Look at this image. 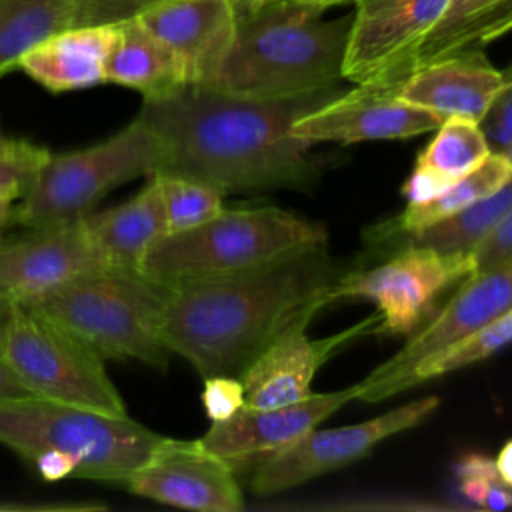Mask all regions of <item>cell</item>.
I'll return each mask as SVG.
<instances>
[{
    "instance_id": "1",
    "label": "cell",
    "mask_w": 512,
    "mask_h": 512,
    "mask_svg": "<svg viewBox=\"0 0 512 512\" xmlns=\"http://www.w3.org/2000/svg\"><path fill=\"white\" fill-rule=\"evenodd\" d=\"M342 92L332 86L296 98L256 100L188 84L144 100L136 116L156 140V172L194 178L220 194L254 192L312 180V144L292 136V124Z\"/></svg>"
},
{
    "instance_id": "2",
    "label": "cell",
    "mask_w": 512,
    "mask_h": 512,
    "mask_svg": "<svg viewBox=\"0 0 512 512\" xmlns=\"http://www.w3.org/2000/svg\"><path fill=\"white\" fill-rule=\"evenodd\" d=\"M346 270L326 246L268 264L172 284L162 310V342L202 378L236 376L284 332L334 302Z\"/></svg>"
},
{
    "instance_id": "3",
    "label": "cell",
    "mask_w": 512,
    "mask_h": 512,
    "mask_svg": "<svg viewBox=\"0 0 512 512\" xmlns=\"http://www.w3.org/2000/svg\"><path fill=\"white\" fill-rule=\"evenodd\" d=\"M320 10L272 0L238 16L234 44L206 84L234 96L284 100L332 88L342 78L352 14L324 22Z\"/></svg>"
},
{
    "instance_id": "4",
    "label": "cell",
    "mask_w": 512,
    "mask_h": 512,
    "mask_svg": "<svg viewBox=\"0 0 512 512\" xmlns=\"http://www.w3.org/2000/svg\"><path fill=\"white\" fill-rule=\"evenodd\" d=\"M168 292L170 284L138 268L104 266L24 304L68 328L106 360L164 368L170 352L160 326Z\"/></svg>"
},
{
    "instance_id": "5",
    "label": "cell",
    "mask_w": 512,
    "mask_h": 512,
    "mask_svg": "<svg viewBox=\"0 0 512 512\" xmlns=\"http://www.w3.org/2000/svg\"><path fill=\"white\" fill-rule=\"evenodd\" d=\"M162 434L128 414H108L46 398L0 404V444L30 462L44 452L76 462V478L126 486L150 458Z\"/></svg>"
},
{
    "instance_id": "6",
    "label": "cell",
    "mask_w": 512,
    "mask_h": 512,
    "mask_svg": "<svg viewBox=\"0 0 512 512\" xmlns=\"http://www.w3.org/2000/svg\"><path fill=\"white\" fill-rule=\"evenodd\" d=\"M324 226L282 208H222L214 218L162 236L140 270L164 284L250 270L292 252L326 246Z\"/></svg>"
},
{
    "instance_id": "7",
    "label": "cell",
    "mask_w": 512,
    "mask_h": 512,
    "mask_svg": "<svg viewBox=\"0 0 512 512\" xmlns=\"http://www.w3.org/2000/svg\"><path fill=\"white\" fill-rule=\"evenodd\" d=\"M156 170V140L136 116L106 140L50 154L26 194L14 202L10 224L34 228L78 220L92 212L112 188Z\"/></svg>"
},
{
    "instance_id": "8",
    "label": "cell",
    "mask_w": 512,
    "mask_h": 512,
    "mask_svg": "<svg viewBox=\"0 0 512 512\" xmlns=\"http://www.w3.org/2000/svg\"><path fill=\"white\" fill-rule=\"evenodd\" d=\"M4 354L14 374L38 398L128 414L106 372V358L30 304H10Z\"/></svg>"
},
{
    "instance_id": "9",
    "label": "cell",
    "mask_w": 512,
    "mask_h": 512,
    "mask_svg": "<svg viewBox=\"0 0 512 512\" xmlns=\"http://www.w3.org/2000/svg\"><path fill=\"white\" fill-rule=\"evenodd\" d=\"M438 404L436 396H426L360 424L328 430L312 428L290 446L258 460L250 468V492L272 496L344 468L364 458L378 442L424 422Z\"/></svg>"
},
{
    "instance_id": "10",
    "label": "cell",
    "mask_w": 512,
    "mask_h": 512,
    "mask_svg": "<svg viewBox=\"0 0 512 512\" xmlns=\"http://www.w3.org/2000/svg\"><path fill=\"white\" fill-rule=\"evenodd\" d=\"M470 276V254L402 246L400 252L370 270L346 272L334 288V300L350 296L372 298L378 304L380 332L406 334L414 330L444 288Z\"/></svg>"
},
{
    "instance_id": "11",
    "label": "cell",
    "mask_w": 512,
    "mask_h": 512,
    "mask_svg": "<svg viewBox=\"0 0 512 512\" xmlns=\"http://www.w3.org/2000/svg\"><path fill=\"white\" fill-rule=\"evenodd\" d=\"M512 308V262L464 280L440 314L360 384V400L376 402L402 392L404 378L426 358L462 342Z\"/></svg>"
},
{
    "instance_id": "12",
    "label": "cell",
    "mask_w": 512,
    "mask_h": 512,
    "mask_svg": "<svg viewBox=\"0 0 512 512\" xmlns=\"http://www.w3.org/2000/svg\"><path fill=\"white\" fill-rule=\"evenodd\" d=\"M342 78L354 84H398L446 12L450 0H354Z\"/></svg>"
},
{
    "instance_id": "13",
    "label": "cell",
    "mask_w": 512,
    "mask_h": 512,
    "mask_svg": "<svg viewBox=\"0 0 512 512\" xmlns=\"http://www.w3.org/2000/svg\"><path fill=\"white\" fill-rule=\"evenodd\" d=\"M110 266L82 218L0 238V298L30 302L86 272Z\"/></svg>"
},
{
    "instance_id": "14",
    "label": "cell",
    "mask_w": 512,
    "mask_h": 512,
    "mask_svg": "<svg viewBox=\"0 0 512 512\" xmlns=\"http://www.w3.org/2000/svg\"><path fill=\"white\" fill-rule=\"evenodd\" d=\"M124 488L136 496L184 510H244V494L236 472L198 440L164 436Z\"/></svg>"
},
{
    "instance_id": "15",
    "label": "cell",
    "mask_w": 512,
    "mask_h": 512,
    "mask_svg": "<svg viewBox=\"0 0 512 512\" xmlns=\"http://www.w3.org/2000/svg\"><path fill=\"white\" fill-rule=\"evenodd\" d=\"M352 400H360L358 382L344 390L310 394L298 402L272 408H252L244 404L230 418L212 422L198 442L208 452L228 462L236 474L246 472L258 460L302 438Z\"/></svg>"
},
{
    "instance_id": "16",
    "label": "cell",
    "mask_w": 512,
    "mask_h": 512,
    "mask_svg": "<svg viewBox=\"0 0 512 512\" xmlns=\"http://www.w3.org/2000/svg\"><path fill=\"white\" fill-rule=\"evenodd\" d=\"M440 124L428 110L400 100L392 86L356 84L354 90L342 92L320 108L300 116L292 124V136L310 144H354L410 138L432 132Z\"/></svg>"
},
{
    "instance_id": "17",
    "label": "cell",
    "mask_w": 512,
    "mask_h": 512,
    "mask_svg": "<svg viewBox=\"0 0 512 512\" xmlns=\"http://www.w3.org/2000/svg\"><path fill=\"white\" fill-rule=\"evenodd\" d=\"M308 324H298L278 336L240 376L246 406L272 408L310 396L318 368L358 336L380 332V314L326 338H308Z\"/></svg>"
},
{
    "instance_id": "18",
    "label": "cell",
    "mask_w": 512,
    "mask_h": 512,
    "mask_svg": "<svg viewBox=\"0 0 512 512\" xmlns=\"http://www.w3.org/2000/svg\"><path fill=\"white\" fill-rule=\"evenodd\" d=\"M136 18L172 50L186 84L198 86L216 76L238 28L234 0H162Z\"/></svg>"
},
{
    "instance_id": "19",
    "label": "cell",
    "mask_w": 512,
    "mask_h": 512,
    "mask_svg": "<svg viewBox=\"0 0 512 512\" xmlns=\"http://www.w3.org/2000/svg\"><path fill=\"white\" fill-rule=\"evenodd\" d=\"M502 84L504 74L480 50H470L428 62L392 88L400 100L428 110L440 122L460 118L478 124Z\"/></svg>"
},
{
    "instance_id": "20",
    "label": "cell",
    "mask_w": 512,
    "mask_h": 512,
    "mask_svg": "<svg viewBox=\"0 0 512 512\" xmlns=\"http://www.w3.org/2000/svg\"><path fill=\"white\" fill-rule=\"evenodd\" d=\"M118 24L72 26L34 46L20 68L50 92H68L106 82V60L116 42Z\"/></svg>"
},
{
    "instance_id": "21",
    "label": "cell",
    "mask_w": 512,
    "mask_h": 512,
    "mask_svg": "<svg viewBox=\"0 0 512 512\" xmlns=\"http://www.w3.org/2000/svg\"><path fill=\"white\" fill-rule=\"evenodd\" d=\"M86 230L106 262L120 268H138L148 250L168 234L164 202L154 176L130 200L82 216Z\"/></svg>"
},
{
    "instance_id": "22",
    "label": "cell",
    "mask_w": 512,
    "mask_h": 512,
    "mask_svg": "<svg viewBox=\"0 0 512 512\" xmlns=\"http://www.w3.org/2000/svg\"><path fill=\"white\" fill-rule=\"evenodd\" d=\"M118 36L106 60V82L134 88L144 100H156L188 86L172 50L136 16L116 22Z\"/></svg>"
},
{
    "instance_id": "23",
    "label": "cell",
    "mask_w": 512,
    "mask_h": 512,
    "mask_svg": "<svg viewBox=\"0 0 512 512\" xmlns=\"http://www.w3.org/2000/svg\"><path fill=\"white\" fill-rule=\"evenodd\" d=\"M492 154L480 126L450 118L436 128L432 142L420 152L404 192L412 202L436 198L458 178L478 168Z\"/></svg>"
},
{
    "instance_id": "24",
    "label": "cell",
    "mask_w": 512,
    "mask_h": 512,
    "mask_svg": "<svg viewBox=\"0 0 512 512\" xmlns=\"http://www.w3.org/2000/svg\"><path fill=\"white\" fill-rule=\"evenodd\" d=\"M512 30V0H450L446 12L414 52L404 78L434 60L480 50Z\"/></svg>"
},
{
    "instance_id": "25",
    "label": "cell",
    "mask_w": 512,
    "mask_h": 512,
    "mask_svg": "<svg viewBox=\"0 0 512 512\" xmlns=\"http://www.w3.org/2000/svg\"><path fill=\"white\" fill-rule=\"evenodd\" d=\"M510 178H512V164L502 154L492 152L478 168L458 178L452 186H448L436 198L420 204H408L406 210L394 218V222L382 224L378 228V236L380 240L390 242L398 234L404 236L420 228H426L482 200L484 196L496 192Z\"/></svg>"
},
{
    "instance_id": "26",
    "label": "cell",
    "mask_w": 512,
    "mask_h": 512,
    "mask_svg": "<svg viewBox=\"0 0 512 512\" xmlns=\"http://www.w3.org/2000/svg\"><path fill=\"white\" fill-rule=\"evenodd\" d=\"M78 0H0V76L40 42L76 26Z\"/></svg>"
},
{
    "instance_id": "27",
    "label": "cell",
    "mask_w": 512,
    "mask_h": 512,
    "mask_svg": "<svg viewBox=\"0 0 512 512\" xmlns=\"http://www.w3.org/2000/svg\"><path fill=\"white\" fill-rule=\"evenodd\" d=\"M512 210V178L496 192L438 220L426 228L404 234L402 246H422L444 254H470Z\"/></svg>"
},
{
    "instance_id": "28",
    "label": "cell",
    "mask_w": 512,
    "mask_h": 512,
    "mask_svg": "<svg viewBox=\"0 0 512 512\" xmlns=\"http://www.w3.org/2000/svg\"><path fill=\"white\" fill-rule=\"evenodd\" d=\"M512 342V308L484 324L480 330L464 338L462 342L422 360L402 382V390H408L424 380L460 370L468 364L480 362Z\"/></svg>"
},
{
    "instance_id": "29",
    "label": "cell",
    "mask_w": 512,
    "mask_h": 512,
    "mask_svg": "<svg viewBox=\"0 0 512 512\" xmlns=\"http://www.w3.org/2000/svg\"><path fill=\"white\" fill-rule=\"evenodd\" d=\"M164 202L168 234L194 228L214 218L222 208V196L212 186L172 172H152Z\"/></svg>"
},
{
    "instance_id": "30",
    "label": "cell",
    "mask_w": 512,
    "mask_h": 512,
    "mask_svg": "<svg viewBox=\"0 0 512 512\" xmlns=\"http://www.w3.org/2000/svg\"><path fill=\"white\" fill-rule=\"evenodd\" d=\"M50 154L34 142L8 138L0 146V202L20 200Z\"/></svg>"
},
{
    "instance_id": "31",
    "label": "cell",
    "mask_w": 512,
    "mask_h": 512,
    "mask_svg": "<svg viewBox=\"0 0 512 512\" xmlns=\"http://www.w3.org/2000/svg\"><path fill=\"white\" fill-rule=\"evenodd\" d=\"M456 474L462 496L472 504L490 510L512 508V488L500 478L494 460L480 454H466L456 462Z\"/></svg>"
},
{
    "instance_id": "32",
    "label": "cell",
    "mask_w": 512,
    "mask_h": 512,
    "mask_svg": "<svg viewBox=\"0 0 512 512\" xmlns=\"http://www.w3.org/2000/svg\"><path fill=\"white\" fill-rule=\"evenodd\" d=\"M478 126L492 152L502 154L512 146V68L504 74V84L488 104Z\"/></svg>"
},
{
    "instance_id": "33",
    "label": "cell",
    "mask_w": 512,
    "mask_h": 512,
    "mask_svg": "<svg viewBox=\"0 0 512 512\" xmlns=\"http://www.w3.org/2000/svg\"><path fill=\"white\" fill-rule=\"evenodd\" d=\"M202 404L212 422L226 420L244 404V386L236 376H210L204 378Z\"/></svg>"
},
{
    "instance_id": "34",
    "label": "cell",
    "mask_w": 512,
    "mask_h": 512,
    "mask_svg": "<svg viewBox=\"0 0 512 512\" xmlns=\"http://www.w3.org/2000/svg\"><path fill=\"white\" fill-rule=\"evenodd\" d=\"M472 276L512 262V210L498 226L470 252Z\"/></svg>"
},
{
    "instance_id": "35",
    "label": "cell",
    "mask_w": 512,
    "mask_h": 512,
    "mask_svg": "<svg viewBox=\"0 0 512 512\" xmlns=\"http://www.w3.org/2000/svg\"><path fill=\"white\" fill-rule=\"evenodd\" d=\"M158 2L162 0H78L76 26L114 24L136 16Z\"/></svg>"
},
{
    "instance_id": "36",
    "label": "cell",
    "mask_w": 512,
    "mask_h": 512,
    "mask_svg": "<svg viewBox=\"0 0 512 512\" xmlns=\"http://www.w3.org/2000/svg\"><path fill=\"white\" fill-rule=\"evenodd\" d=\"M8 300L0 298V404L10 402V400H22V398H32L34 394L22 384V380L14 374L10 368L6 354H4V328L10 312Z\"/></svg>"
},
{
    "instance_id": "37",
    "label": "cell",
    "mask_w": 512,
    "mask_h": 512,
    "mask_svg": "<svg viewBox=\"0 0 512 512\" xmlns=\"http://www.w3.org/2000/svg\"><path fill=\"white\" fill-rule=\"evenodd\" d=\"M98 510V508H104L102 504H94V502H88V504H82V502H58V504H18V502H0V512L2 510H28V512H34V510Z\"/></svg>"
},
{
    "instance_id": "38",
    "label": "cell",
    "mask_w": 512,
    "mask_h": 512,
    "mask_svg": "<svg viewBox=\"0 0 512 512\" xmlns=\"http://www.w3.org/2000/svg\"><path fill=\"white\" fill-rule=\"evenodd\" d=\"M496 468L500 478L512 488V440H508L496 456Z\"/></svg>"
},
{
    "instance_id": "39",
    "label": "cell",
    "mask_w": 512,
    "mask_h": 512,
    "mask_svg": "<svg viewBox=\"0 0 512 512\" xmlns=\"http://www.w3.org/2000/svg\"><path fill=\"white\" fill-rule=\"evenodd\" d=\"M268 2H272V0H234V6H236V14L244 16V14H252V12L260 10Z\"/></svg>"
},
{
    "instance_id": "40",
    "label": "cell",
    "mask_w": 512,
    "mask_h": 512,
    "mask_svg": "<svg viewBox=\"0 0 512 512\" xmlns=\"http://www.w3.org/2000/svg\"><path fill=\"white\" fill-rule=\"evenodd\" d=\"M290 2L304 4V6H310V8H316V10L324 12L326 8H332V6H338V4H346V2H354V0H290Z\"/></svg>"
},
{
    "instance_id": "41",
    "label": "cell",
    "mask_w": 512,
    "mask_h": 512,
    "mask_svg": "<svg viewBox=\"0 0 512 512\" xmlns=\"http://www.w3.org/2000/svg\"><path fill=\"white\" fill-rule=\"evenodd\" d=\"M12 206H14V202H0V230L10 224Z\"/></svg>"
},
{
    "instance_id": "42",
    "label": "cell",
    "mask_w": 512,
    "mask_h": 512,
    "mask_svg": "<svg viewBox=\"0 0 512 512\" xmlns=\"http://www.w3.org/2000/svg\"><path fill=\"white\" fill-rule=\"evenodd\" d=\"M502 156H504V158H506V160L512 164V146H508V148L502 152Z\"/></svg>"
},
{
    "instance_id": "43",
    "label": "cell",
    "mask_w": 512,
    "mask_h": 512,
    "mask_svg": "<svg viewBox=\"0 0 512 512\" xmlns=\"http://www.w3.org/2000/svg\"><path fill=\"white\" fill-rule=\"evenodd\" d=\"M6 140H8V136H4V134H2V128H0V146H2Z\"/></svg>"
}]
</instances>
